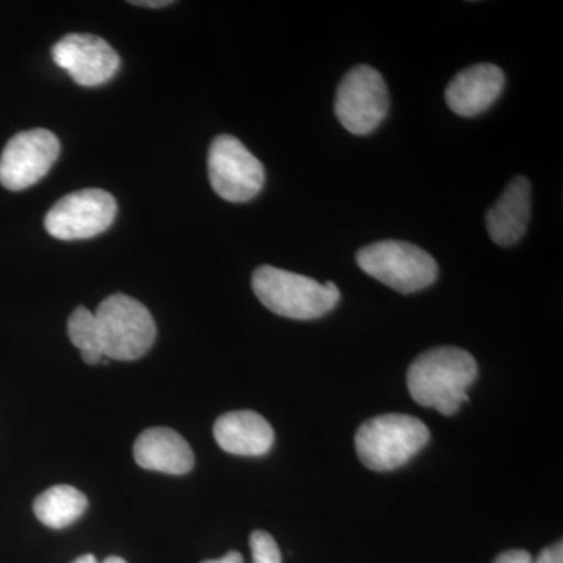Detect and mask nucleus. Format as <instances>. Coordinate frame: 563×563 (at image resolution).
<instances>
[{
  "mask_svg": "<svg viewBox=\"0 0 563 563\" xmlns=\"http://www.w3.org/2000/svg\"><path fill=\"white\" fill-rule=\"evenodd\" d=\"M252 290L273 313L299 321L324 317L342 298L333 282L320 284L301 274L269 265H263L252 274Z\"/></svg>",
  "mask_w": 563,
  "mask_h": 563,
  "instance_id": "f03ea898",
  "label": "nucleus"
},
{
  "mask_svg": "<svg viewBox=\"0 0 563 563\" xmlns=\"http://www.w3.org/2000/svg\"><path fill=\"white\" fill-rule=\"evenodd\" d=\"M531 181L523 176L514 177L501 198L485 214L488 235L498 246H514L523 239L531 221Z\"/></svg>",
  "mask_w": 563,
  "mask_h": 563,
  "instance_id": "f8f14e48",
  "label": "nucleus"
},
{
  "mask_svg": "<svg viewBox=\"0 0 563 563\" xmlns=\"http://www.w3.org/2000/svg\"><path fill=\"white\" fill-rule=\"evenodd\" d=\"M493 563H532V558L528 551L510 550L499 554Z\"/></svg>",
  "mask_w": 563,
  "mask_h": 563,
  "instance_id": "6ab92c4d",
  "label": "nucleus"
},
{
  "mask_svg": "<svg viewBox=\"0 0 563 563\" xmlns=\"http://www.w3.org/2000/svg\"><path fill=\"white\" fill-rule=\"evenodd\" d=\"M477 377V363L470 352L439 346L422 352L407 372L413 401L451 417L468 401V388Z\"/></svg>",
  "mask_w": 563,
  "mask_h": 563,
  "instance_id": "f257e3e1",
  "label": "nucleus"
},
{
  "mask_svg": "<svg viewBox=\"0 0 563 563\" xmlns=\"http://www.w3.org/2000/svg\"><path fill=\"white\" fill-rule=\"evenodd\" d=\"M506 77L501 68L481 63L461 70L448 85V107L462 118H473L490 109L504 90Z\"/></svg>",
  "mask_w": 563,
  "mask_h": 563,
  "instance_id": "9b49d317",
  "label": "nucleus"
},
{
  "mask_svg": "<svg viewBox=\"0 0 563 563\" xmlns=\"http://www.w3.org/2000/svg\"><path fill=\"white\" fill-rule=\"evenodd\" d=\"M532 563H563V543H554L553 547L544 548L539 558Z\"/></svg>",
  "mask_w": 563,
  "mask_h": 563,
  "instance_id": "a211bd4d",
  "label": "nucleus"
},
{
  "mask_svg": "<svg viewBox=\"0 0 563 563\" xmlns=\"http://www.w3.org/2000/svg\"><path fill=\"white\" fill-rule=\"evenodd\" d=\"M68 335L70 343L81 352L85 363L98 365L102 362L101 332H99L95 313L85 307H77L68 320Z\"/></svg>",
  "mask_w": 563,
  "mask_h": 563,
  "instance_id": "dca6fc26",
  "label": "nucleus"
},
{
  "mask_svg": "<svg viewBox=\"0 0 563 563\" xmlns=\"http://www.w3.org/2000/svg\"><path fill=\"white\" fill-rule=\"evenodd\" d=\"M60 155V140L46 129L16 133L0 155V185L10 191L32 187L51 172Z\"/></svg>",
  "mask_w": 563,
  "mask_h": 563,
  "instance_id": "1a4fd4ad",
  "label": "nucleus"
},
{
  "mask_svg": "<svg viewBox=\"0 0 563 563\" xmlns=\"http://www.w3.org/2000/svg\"><path fill=\"white\" fill-rule=\"evenodd\" d=\"M132 5L144 7V9H163V7L173 5V0H132Z\"/></svg>",
  "mask_w": 563,
  "mask_h": 563,
  "instance_id": "aec40b11",
  "label": "nucleus"
},
{
  "mask_svg": "<svg viewBox=\"0 0 563 563\" xmlns=\"http://www.w3.org/2000/svg\"><path fill=\"white\" fill-rule=\"evenodd\" d=\"M95 317L101 332L103 357L110 361H139L157 339V325L147 307L122 292L103 299Z\"/></svg>",
  "mask_w": 563,
  "mask_h": 563,
  "instance_id": "20e7f679",
  "label": "nucleus"
},
{
  "mask_svg": "<svg viewBox=\"0 0 563 563\" xmlns=\"http://www.w3.org/2000/svg\"><path fill=\"white\" fill-rule=\"evenodd\" d=\"M88 509V499L73 485H55L36 496L33 512L51 529H65L76 523Z\"/></svg>",
  "mask_w": 563,
  "mask_h": 563,
  "instance_id": "2eb2a0df",
  "label": "nucleus"
},
{
  "mask_svg": "<svg viewBox=\"0 0 563 563\" xmlns=\"http://www.w3.org/2000/svg\"><path fill=\"white\" fill-rule=\"evenodd\" d=\"M133 457L141 468L173 476L190 473L195 466L190 444L169 428H151L141 432L133 444Z\"/></svg>",
  "mask_w": 563,
  "mask_h": 563,
  "instance_id": "ddd939ff",
  "label": "nucleus"
},
{
  "mask_svg": "<svg viewBox=\"0 0 563 563\" xmlns=\"http://www.w3.org/2000/svg\"><path fill=\"white\" fill-rule=\"evenodd\" d=\"M118 203L109 191L88 188L70 192L47 211L44 228L63 242L87 240L106 232L113 224Z\"/></svg>",
  "mask_w": 563,
  "mask_h": 563,
  "instance_id": "6e6552de",
  "label": "nucleus"
},
{
  "mask_svg": "<svg viewBox=\"0 0 563 563\" xmlns=\"http://www.w3.org/2000/svg\"><path fill=\"white\" fill-rule=\"evenodd\" d=\"M55 65L80 87H101L117 76L121 60L118 52L91 33H70L52 47Z\"/></svg>",
  "mask_w": 563,
  "mask_h": 563,
  "instance_id": "9d476101",
  "label": "nucleus"
},
{
  "mask_svg": "<svg viewBox=\"0 0 563 563\" xmlns=\"http://www.w3.org/2000/svg\"><path fill=\"white\" fill-rule=\"evenodd\" d=\"M390 109L387 84L379 70L361 65L343 77L335 98V114L352 135H369Z\"/></svg>",
  "mask_w": 563,
  "mask_h": 563,
  "instance_id": "423d86ee",
  "label": "nucleus"
},
{
  "mask_svg": "<svg viewBox=\"0 0 563 563\" xmlns=\"http://www.w3.org/2000/svg\"><path fill=\"white\" fill-rule=\"evenodd\" d=\"M250 544L254 563H282L279 547L268 532H252Z\"/></svg>",
  "mask_w": 563,
  "mask_h": 563,
  "instance_id": "f3484780",
  "label": "nucleus"
},
{
  "mask_svg": "<svg viewBox=\"0 0 563 563\" xmlns=\"http://www.w3.org/2000/svg\"><path fill=\"white\" fill-rule=\"evenodd\" d=\"M207 165L211 188L224 201L250 202L265 185L262 163L235 136H217L211 143Z\"/></svg>",
  "mask_w": 563,
  "mask_h": 563,
  "instance_id": "0eeeda50",
  "label": "nucleus"
},
{
  "mask_svg": "<svg viewBox=\"0 0 563 563\" xmlns=\"http://www.w3.org/2000/svg\"><path fill=\"white\" fill-rule=\"evenodd\" d=\"M431 440L428 426L410 415L388 413L363 422L355 433V453L366 468H401Z\"/></svg>",
  "mask_w": 563,
  "mask_h": 563,
  "instance_id": "7ed1b4c3",
  "label": "nucleus"
},
{
  "mask_svg": "<svg viewBox=\"0 0 563 563\" xmlns=\"http://www.w3.org/2000/svg\"><path fill=\"white\" fill-rule=\"evenodd\" d=\"M103 563H128L124 559L118 558V555H111V558H107Z\"/></svg>",
  "mask_w": 563,
  "mask_h": 563,
  "instance_id": "5701e85b",
  "label": "nucleus"
},
{
  "mask_svg": "<svg viewBox=\"0 0 563 563\" xmlns=\"http://www.w3.org/2000/svg\"><path fill=\"white\" fill-rule=\"evenodd\" d=\"M201 563H244L243 555L236 553V551H231L224 555V558L217 559V561H203Z\"/></svg>",
  "mask_w": 563,
  "mask_h": 563,
  "instance_id": "412c9836",
  "label": "nucleus"
},
{
  "mask_svg": "<svg viewBox=\"0 0 563 563\" xmlns=\"http://www.w3.org/2000/svg\"><path fill=\"white\" fill-rule=\"evenodd\" d=\"M213 435L221 450L244 457L268 454L274 444L272 424L252 410H236L218 418Z\"/></svg>",
  "mask_w": 563,
  "mask_h": 563,
  "instance_id": "4468645a",
  "label": "nucleus"
},
{
  "mask_svg": "<svg viewBox=\"0 0 563 563\" xmlns=\"http://www.w3.org/2000/svg\"><path fill=\"white\" fill-rule=\"evenodd\" d=\"M73 563H99L98 559L92 554L80 555L79 559H76Z\"/></svg>",
  "mask_w": 563,
  "mask_h": 563,
  "instance_id": "4be33fe9",
  "label": "nucleus"
},
{
  "mask_svg": "<svg viewBox=\"0 0 563 563\" xmlns=\"http://www.w3.org/2000/svg\"><path fill=\"white\" fill-rule=\"evenodd\" d=\"M355 261L368 276L402 295L431 287L439 276L431 254L417 244L398 240L368 244L357 252Z\"/></svg>",
  "mask_w": 563,
  "mask_h": 563,
  "instance_id": "39448f33",
  "label": "nucleus"
}]
</instances>
